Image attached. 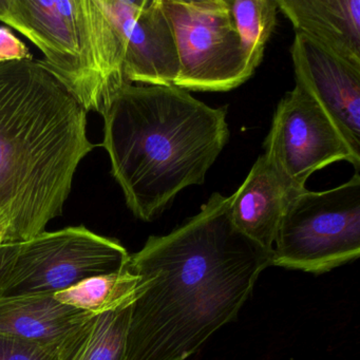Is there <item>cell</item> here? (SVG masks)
Returning <instances> with one entry per match:
<instances>
[{"mask_svg": "<svg viewBox=\"0 0 360 360\" xmlns=\"http://www.w3.org/2000/svg\"><path fill=\"white\" fill-rule=\"evenodd\" d=\"M231 197L210 195L195 216L151 236L128 267L141 278L125 360H186L237 317L273 255L231 222Z\"/></svg>", "mask_w": 360, "mask_h": 360, "instance_id": "6da1fadb", "label": "cell"}, {"mask_svg": "<svg viewBox=\"0 0 360 360\" xmlns=\"http://www.w3.org/2000/svg\"><path fill=\"white\" fill-rule=\"evenodd\" d=\"M98 145L87 111L39 60L0 63V245L45 231Z\"/></svg>", "mask_w": 360, "mask_h": 360, "instance_id": "7a4b0ae2", "label": "cell"}, {"mask_svg": "<svg viewBox=\"0 0 360 360\" xmlns=\"http://www.w3.org/2000/svg\"><path fill=\"white\" fill-rule=\"evenodd\" d=\"M111 174L134 217L150 222L202 185L229 139L226 107L176 86H124L102 112Z\"/></svg>", "mask_w": 360, "mask_h": 360, "instance_id": "3957f363", "label": "cell"}, {"mask_svg": "<svg viewBox=\"0 0 360 360\" xmlns=\"http://www.w3.org/2000/svg\"><path fill=\"white\" fill-rule=\"evenodd\" d=\"M0 22L34 44L86 111L102 115L128 85L124 44L107 0H0Z\"/></svg>", "mask_w": 360, "mask_h": 360, "instance_id": "277c9868", "label": "cell"}, {"mask_svg": "<svg viewBox=\"0 0 360 360\" xmlns=\"http://www.w3.org/2000/svg\"><path fill=\"white\" fill-rule=\"evenodd\" d=\"M360 256V174L324 191L299 193L274 244L271 266L328 273Z\"/></svg>", "mask_w": 360, "mask_h": 360, "instance_id": "5b68a950", "label": "cell"}, {"mask_svg": "<svg viewBox=\"0 0 360 360\" xmlns=\"http://www.w3.org/2000/svg\"><path fill=\"white\" fill-rule=\"evenodd\" d=\"M179 60L174 86L226 92L254 75L233 25L229 0H162Z\"/></svg>", "mask_w": 360, "mask_h": 360, "instance_id": "8992f818", "label": "cell"}, {"mask_svg": "<svg viewBox=\"0 0 360 360\" xmlns=\"http://www.w3.org/2000/svg\"><path fill=\"white\" fill-rule=\"evenodd\" d=\"M129 259L117 240L83 225L43 231L18 243L0 298L56 294L88 278L120 271Z\"/></svg>", "mask_w": 360, "mask_h": 360, "instance_id": "52a82bcc", "label": "cell"}, {"mask_svg": "<svg viewBox=\"0 0 360 360\" xmlns=\"http://www.w3.org/2000/svg\"><path fill=\"white\" fill-rule=\"evenodd\" d=\"M263 148L267 160L301 187L314 172L336 162H349L355 172L360 169V155L298 83L278 104Z\"/></svg>", "mask_w": 360, "mask_h": 360, "instance_id": "ba28073f", "label": "cell"}, {"mask_svg": "<svg viewBox=\"0 0 360 360\" xmlns=\"http://www.w3.org/2000/svg\"><path fill=\"white\" fill-rule=\"evenodd\" d=\"M107 4L123 39L127 83L174 85L178 53L162 0H107Z\"/></svg>", "mask_w": 360, "mask_h": 360, "instance_id": "9c48e42d", "label": "cell"}, {"mask_svg": "<svg viewBox=\"0 0 360 360\" xmlns=\"http://www.w3.org/2000/svg\"><path fill=\"white\" fill-rule=\"evenodd\" d=\"M296 83L326 111L360 155V69L296 33L292 48Z\"/></svg>", "mask_w": 360, "mask_h": 360, "instance_id": "30bf717a", "label": "cell"}, {"mask_svg": "<svg viewBox=\"0 0 360 360\" xmlns=\"http://www.w3.org/2000/svg\"><path fill=\"white\" fill-rule=\"evenodd\" d=\"M279 172L264 155L231 195V222L240 233L273 255L282 218L290 202L304 191Z\"/></svg>", "mask_w": 360, "mask_h": 360, "instance_id": "8fae6325", "label": "cell"}, {"mask_svg": "<svg viewBox=\"0 0 360 360\" xmlns=\"http://www.w3.org/2000/svg\"><path fill=\"white\" fill-rule=\"evenodd\" d=\"M295 32L360 69V0H277Z\"/></svg>", "mask_w": 360, "mask_h": 360, "instance_id": "7c38bea8", "label": "cell"}, {"mask_svg": "<svg viewBox=\"0 0 360 360\" xmlns=\"http://www.w3.org/2000/svg\"><path fill=\"white\" fill-rule=\"evenodd\" d=\"M92 316L60 302L54 294L0 298V334L63 345Z\"/></svg>", "mask_w": 360, "mask_h": 360, "instance_id": "4fadbf2b", "label": "cell"}, {"mask_svg": "<svg viewBox=\"0 0 360 360\" xmlns=\"http://www.w3.org/2000/svg\"><path fill=\"white\" fill-rule=\"evenodd\" d=\"M130 307L94 315L60 349L58 360H125Z\"/></svg>", "mask_w": 360, "mask_h": 360, "instance_id": "5bb4252c", "label": "cell"}, {"mask_svg": "<svg viewBox=\"0 0 360 360\" xmlns=\"http://www.w3.org/2000/svg\"><path fill=\"white\" fill-rule=\"evenodd\" d=\"M140 281L127 264L120 271L88 278L54 297L65 304L100 315L131 307L140 294Z\"/></svg>", "mask_w": 360, "mask_h": 360, "instance_id": "9a60e30c", "label": "cell"}, {"mask_svg": "<svg viewBox=\"0 0 360 360\" xmlns=\"http://www.w3.org/2000/svg\"><path fill=\"white\" fill-rule=\"evenodd\" d=\"M229 3L233 25L255 72L277 24V0H229Z\"/></svg>", "mask_w": 360, "mask_h": 360, "instance_id": "2e32d148", "label": "cell"}, {"mask_svg": "<svg viewBox=\"0 0 360 360\" xmlns=\"http://www.w3.org/2000/svg\"><path fill=\"white\" fill-rule=\"evenodd\" d=\"M62 345L0 334V360H58Z\"/></svg>", "mask_w": 360, "mask_h": 360, "instance_id": "e0dca14e", "label": "cell"}, {"mask_svg": "<svg viewBox=\"0 0 360 360\" xmlns=\"http://www.w3.org/2000/svg\"><path fill=\"white\" fill-rule=\"evenodd\" d=\"M33 60L30 50L8 27L0 26V63Z\"/></svg>", "mask_w": 360, "mask_h": 360, "instance_id": "ac0fdd59", "label": "cell"}, {"mask_svg": "<svg viewBox=\"0 0 360 360\" xmlns=\"http://www.w3.org/2000/svg\"><path fill=\"white\" fill-rule=\"evenodd\" d=\"M16 250H18V244L0 245V292L3 290L4 282L7 277L8 271L13 262Z\"/></svg>", "mask_w": 360, "mask_h": 360, "instance_id": "d6986e66", "label": "cell"}]
</instances>
